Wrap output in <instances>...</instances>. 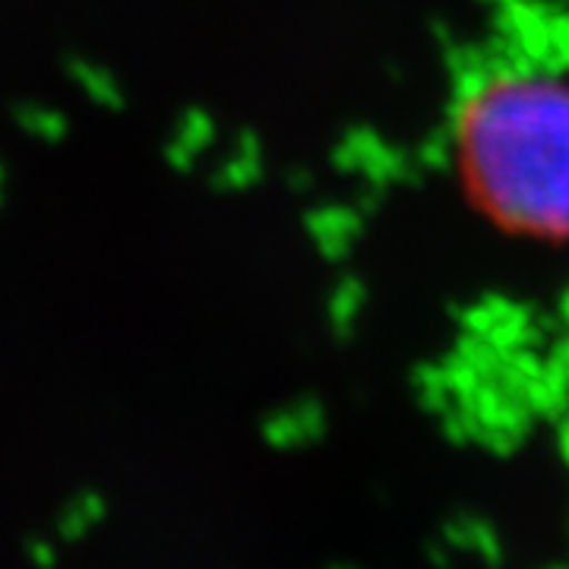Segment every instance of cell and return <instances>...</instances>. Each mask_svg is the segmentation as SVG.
<instances>
[{
    "label": "cell",
    "instance_id": "6da1fadb",
    "mask_svg": "<svg viewBox=\"0 0 569 569\" xmlns=\"http://www.w3.org/2000/svg\"><path fill=\"white\" fill-rule=\"evenodd\" d=\"M462 156L497 216L569 234V80L545 70L490 77L468 99Z\"/></svg>",
    "mask_w": 569,
    "mask_h": 569
}]
</instances>
